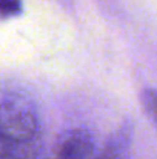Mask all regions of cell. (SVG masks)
Masks as SVG:
<instances>
[{"mask_svg":"<svg viewBox=\"0 0 157 159\" xmlns=\"http://www.w3.org/2000/svg\"><path fill=\"white\" fill-rule=\"evenodd\" d=\"M37 133L34 113L22 102L0 99V136L8 142H22Z\"/></svg>","mask_w":157,"mask_h":159,"instance_id":"6da1fadb","label":"cell"},{"mask_svg":"<svg viewBox=\"0 0 157 159\" xmlns=\"http://www.w3.org/2000/svg\"><path fill=\"white\" fill-rule=\"evenodd\" d=\"M93 141L88 131L82 128L66 131L54 148V159H89Z\"/></svg>","mask_w":157,"mask_h":159,"instance_id":"7a4b0ae2","label":"cell"},{"mask_svg":"<svg viewBox=\"0 0 157 159\" xmlns=\"http://www.w3.org/2000/svg\"><path fill=\"white\" fill-rule=\"evenodd\" d=\"M142 107L145 110V113L148 114V117L157 125V91L146 88L142 91Z\"/></svg>","mask_w":157,"mask_h":159,"instance_id":"3957f363","label":"cell"},{"mask_svg":"<svg viewBox=\"0 0 157 159\" xmlns=\"http://www.w3.org/2000/svg\"><path fill=\"white\" fill-rule=\"evenodd\" d=\"M22 9L20 0H0V14L2 16H14Z\"/></svg>","mask_w":157,"mask_h":159,"instance_id":"277c9868","label":"cell"},{"mask_svg":"<svg viewBox=\"0 0 157 159\" xmlns=\"http://www.w3.org/2000/svg\"><path fill=\"white\" fill-rule=\"evenodd\" d=\"M9 152V142L0 136V158H5Z\"/></svg>","mask_w":157,"mask_h":159,"instance_id":"5b68a950","label":"cell"}]
</instances>
